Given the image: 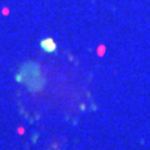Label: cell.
<instances>
[{
	"instance_id": "1",
	"label": "cell",
	"mask_w": 150,
	"mask_h": 150,
	"mask_svg": "<svg viewBox=\"0 0 150 150\" xmlns=\"http://www.w3.org/2000/svg\"><path fill=\"white\" fill-rule=\"evenodd\" d=\"M41 48H43L45 51H49V53H53L56 49V44L54 43L53 39H45L41 41Z\"/></svg>"
}]
</instances>
